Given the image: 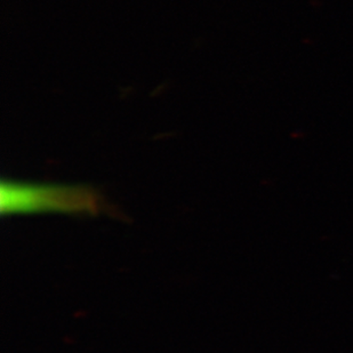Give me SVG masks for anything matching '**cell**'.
Here are the masks:
<instances>
[{"label": "cell", "instance_id": "6da1fadb", "mask_svg": "<svg viewBox=\"0 0 353 353\" xmlns=\"http://www.w3.org/2000/svg\"><path fill=\"white\" fill-rule=\"evenodd\" d=\"M100 207V194L85 185L3 181L0 187L3 214H92Z\"/></svg>", "mask_w": 353, "mask_h": 353}]
</instances>
